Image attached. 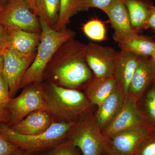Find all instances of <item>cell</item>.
Here are the masks:
<instances>
[{"mask_svg":"<svg viewBox=\"0 0 155 155\" xmlns=\"http://www.w3.org/2000/svg\"><path fill=\"white\" fill-rule=\"evenodd\" d=\"M86 46L74 38L64 43L47 66L42 82L47 81L78 90L84 88L93 78V74L87 63Z\"/></svg>","mask_w":155,"mask_h":155,"instance_id":"1","label":"cell"},{"mask_svg":"<svg viewBox=\"0 0 155 155\" xmlns=\"http://www.w3.org/2000/svg\"><path fill=\"white\" fill-rule=\"evenodd\" d=\"M41 83L45 111L53 122L75 124L91 114L93 105L84 93L47 81Z\"/></svg>","mask_w":155,"mask_h":155,"instance_id":"2","label":"cell"},{"mask_svg":"<svg viewBox=\"0 0 155 155\" xmlns=\"http://www.w3.org/2000/svg\"><path fill=\"white\" fill-rule=\"evenodd\" d=\"M41 39L35 58L26 71L20 84V89L34 83H41L47 66L56 51L65 42L74 38L76 33L67 27L57 30L40 18Z\"/></svg>","mask_w":155,"mask_h":155,"instance_id":"3","label":"cell"},{"mask_svg":"<svg viewBox=\"0 0 155 155\" xmlns=\"http://www.w3.org/2000/svg\"><path fill=\"white\" fill-rule=\"evenodd\" d=\"M74 124L53 122L43 133L24 135L16 133L2 123L0 124V134L18 147L30 152L32 155L47 151L67 141L68 133Z\"/></svg>","mask_w":155,"mask_h":155,"instance_id":"4","label":"cell"},{"mask_svg":"<svg viewBox=\"0 0 155 155\" xmlns=\"http://www.w3.org/2000/svg\"><path fill=\"white\" fill-rule=\"evenodd\" d=\"M67 140L79 148L83 155H102L106 152L107 138L91 114L73 125Z\"/></svg>","mask_w":155,"mask_h":155,"instance_id":"5","label":"cell"},{"mask_svg":"<svg viewBox=\"0 0 155 155\" xmlns=\"http://www.w3.org/2000/svg\"><path fill=\"white\" fill-rule=\"evenodd\" d=\"M0 24L6 29L41 33L38 16L25 0H9L0 11Z\"/></svg>","mask_w":155,"mask_h":155,"instance_id":"6","label":"cell"},{"mask_svg":"<svg viewBox=\"0 0 155 155\" xmlns=\"http://www.w3.org/2000/svg\"><path fill=\"white\" fill-rule=\"evenodd\" d=\"M8 127L14 125L34 111L45 110L41 83H34L23 88L19 95L12 98L8 105Z\"/></svg>","mask_w":155,"mask_h":155,"instance_id":"7","label":"cell"},{"mask_svg":"<svg viewBox=\"0 0 155 155\" xmlns=\"http://www.w3.org/2000/svg\"><path fill=\"white\" fill-rule=\"evenodd\" d=\"M151 134L150 130L145 124L121 130L107 138L105 153L116 155H133L140 143Z\"/></svg>","mask_w":155,"mask_h":155,"instance_id":"8","label":"cell"},{"mask_svg":"<svg viewBox=\"0 0 155 155\" xmlns=\"http://www.w3.org/2000/svg\"><path fill=\"white\" fill-rule=\"evenodd\" d=\"M36 53L22 55L6 49L4 52L2 75L9 87L11 98L20 89V84L26 71L35 58Z\"/></svg>","mask_w":155,"mask_h":155,"instance_id":"9","label":"cell"},{"mask_svg":"<svg viewBox=\"0 0 155 155\" xmlns=\"http://www.w3.org/2000/svg\"><path fill=\"white\" fill-rule=\"evenodd\" d=\"M118 52L113 48L90 41L86 44L87 63L94 78H107L114 75Z\"/></svg>","mask_w":155,"mask_h":155,"instance_id":"10","label":"cell"},{"mask_svg":"<svg viewBox=\"0 0 155 155\" xmlns=\"http://www.w3.org/2000/svg\"><path fill=\"white\" fill-rule=\"evenodd\" d=\"M145 124L139 110L137 101L126 95L125 101L119 113L102 131L107 138L129 127Z\"/></svg>","mask_w":155,"mask_h":155,"instance_id":"11","label":"cell"},{"mask_svg":"<svg viewBox=\"0 0 155 155\" xmlns=\"http://www.w3.org/2000/svg\"><path fill=\"white\" fill-rule=\"evenodd\" d=\"M114 30L113 39L118 43L138 34L133 28L124 0H115L105 12Z\"/></svg>","mask_w":155,"mask_h":155,"instance_id":"12","label":"cell"},{"mask_svg":"<svg viewBox=\"0 0 155 155\" xmlns=\"http://www.w3.org/2000/svg\"><path fill=\"white\" fill-rule=\"evenodd\" d=\"M149 58H140L129 84L127 95L137 101L155 81V62Z\"/></svg>","mask_w":155,"mask_h":155,"instance_id":"13","label":"cell"},{"mask_svg":"<svg viewBox=\"0 0 155 155\" xmlns=\"http://www.w3.org/2000/svg\"><path fill=\"white\" fill-rule=\"evenodd\" d=\"M141 57L125 51L118 52L113 76L117 85L127 95L130 81Z\"/></svg>","mask_w":155,"mask_h":155,"instance_id":"14","label":"cell"},{"mask_svg":"<svg viewBox=\"0 0 155 155\" xmlns=\"http://www.w3.org/2000/svg\"><path fill=\"white\" fill-rule=\"evenodd\" d=\"M53 123L52 119L46 111L38 110L34 111L9 127L19 134L33 135L46 131Z\"/></svg>","mask_w":155,"mask_h":155,"instance_id":"15","label":"cell"},{"mask_svg":"<svg viewBox=\"0 0 155 155\" xmlns=\"http://www.w3.org/2000/svg\"><path fill=\"white\" fill-rule=\"evenodd\" d=\"M124 92L118 85L99 107L94 118L102 131L114 119L122 108L125 96Z\"/></svg>","mask_w":155,"mask_h":155,"instance_id":"16","label":"cell"},{"mask_svg":"<svg viewBox=\"0 0 155 155\" xmlns=\"http://www.w3.org/2000/svg\"><path fill=\"white\" fill-rule=\"evenodd\" d=\"M9 37L8 48L22 55L36 53L41 39V34L17 29H7Z\"/></svg>","mask_w":155,"mask_h":155,"instance_id":"17","label":"cell"},{"mask_svg":"<svg viewBox=\"0 0 155 155\" xmlns=\"http://www.w3.org/2000/svg\"><path fill=\"white\" fill-rule=\"evenodd\" d=\"M117 86L114 76L93 78L84 87V93L93 105L99 107Z\"/></svg>","mask_w":155,"mask_h":155,"instance_id":"18","label":"cell"},{"mask_svg":"<svg viewBox=\"0 0 155 155\" xmlns=\"http://www.w3.org/2000/svg\"><path fill=\"white\" fill-rule=\"evenodd\" d=\"M121 50H125L141 58H150L155 48V42L138 34L118 43Z\"/></svg>","mask_w":155,"mask_h":155,"instance_id":"19","label":"cell"},{"mask_svg":"<svg viewBox=\"0 0 155 155\" xmlns=\"http://www.w3.org/2000/svg\"><path fill=\"white\" fill-rule=\"evenodd\" d=\"M139 110L153 135H155V81L137 101Z\"/></svg>","mask_w":155,"mask_h":155,"instance_id":"20","label":"cell"},{"mask_svg":"<svg viewBox=\"0 0 155 155\" xmlns=\"http://www.w3.org/2000/svg\"><path fill=\"white\" fill-rule=\"evenodd\" d=\"M132 27L137 32L144 28L150 7L140 0H124Z\"/></svg>","mask_w":155,"mask_h":155,"instance_id":"21","label":"cell"},{"mask_svg":"<svg viewBox=\"0 0 155 155\" xmlns=\"http://www.w3.org/2000/svg\"><path fill=\"white\" fill-rule=\"evenodd\" d=\"M37 14L54 29L58 23L61 0H36Z\"/></svg>","mask_w":155,"mask_h":155,"instance_id":"22","label":"cell"},{"mask_svg":"<svg viewBox=\"0 0 155 155\" xmlns=\"http://www.w3.org/2000/svg\"><path fill=\"white\" fill-rule=\"evenodd\" d=\"M82 30L84 35L93 41H104L107 38L104 24L97 19H91L84 24Z\"/></svg>","mask_w":155,"mask_h":155,"instance_id":"23","label":"cell"},{"mask_svg":"<svg viewBox=\"0 0 155 155\" xmlns=\"http://www.w3.org/2000/svg\"><path fill=\"white\" fill-rule=\"evenodd\" d=\"M75 0H61V7L58 23L54 29L59 30L67 27L70 19L77 14Z\"/></svg>","mask_w":155,"mask_h":155,"instance_id":"24","label":"cell"},{"mask_svg":"<svg viewBox=\"0 0 155 155\" xmlns=\"http://www.w3.org/2000/svg\"><path fill=\"white\" fill-rule=\"evenodd\" d=\"M115 0H75L76 12L85 11L90 8H96L105 13Z\"/></svg>","mask_w":155,"mask_h":155,"instance_id":"25","label":"cell"},{"mask_svg":"<svg viewBox=\"0 0 155 155\" xmlns=\"http://www.w3.org/2000/svg\"><path fill=\"white\" fill-rule=\"evenodd\" d=\"M77 148L67 140L49 150L32 155H80Z\"/></svg>","mask_w":155,"mask_h":155,"instance_id":"26","label":"cell"},{"mask_svg":"<svg viewBox=\"0 0 155 155\" xmlns=\"http://www.w3.org/2000/svg\"><path fill=\"white\" fill-rule=\"evenodd\" d=\"M133 155H155V135H150L139 144Z\"/></svg>","mask_w":155,"mask_h":155,"instance_id":"27","label":"cell"},{"mask_svg":"<svg viewBox=\"0 0 155 155\" xmlns=\"http://www.w3.org/2000/svg\"><path fill=\"white\" fill-rule=\"evenodd\" d=\"M11 99L8 85L2 74H1L0 75V107H8Z\"/></svg>","mask_w":155,"mask_h":155,"instance_id":"28","label":"cell"},{"mask_svg":"<svg viewBox=\"0 0 155 155\" xmlns=\"http://www.w3.org/2000/svg\"><path fill=\"white\" fill-rule=\"evenodd\" d=\"M18 148L16 144L0 134V155H12Z\"/></svg>","mask_w":155,"mask_h":155,"instance_id":"29","label":"cell"},{"mask_svg":"<svg viewBox=\"0 0 155 155\" xmlns=\"http://www.w3.org/2000/svg\"><path fill=\"white\" fill-rule=\"evenodd\" d=\"M9 37L5 28L0 24V54H3L8 48Z\"/></svg>","mask_w":155,"mask_h":155,"instance_id":"30","label":"cell"},{"mask_svg":"<svg viewBox=\"0 0 155 155\" xmlns=\"http://www.w3.org/2000/svg\"><path fill=\"white\" fill-rule=\"evenodd\" d=\"M143 28H151L155 31V6H150L148 15Z\"/></svg>","mask_w":155,"mask_h":155,"instance_id":"31","label":"cell"},{"mask_svg":"<svg viewBox=\"0 0 155 155\" xmlns=\"http://www.w3.org/2000/svg\"><path fill=\"white\" fill-rule=\"evenodd\" d=\"M8 107H0V124H7L9 120V114Z\"/></svg>","mask_w":155,"mask_h":155,"instance_id":"32","label":"cell"},{"mask_svg":"<svg viewBox=\"0 0 155 155\" xmlns=\"http://www.w3.org/2000/svg\"><path fill=\"white\" fill-rule=\"evenodd\" d=\"M12 155H31L30 152L19 148Z\"/></svg>","mask_w":155,"mask_h":155,"instance_id":"33","label":"cell"},{"mask_svg":"<svg viewBox=\"0 0 155 155\" xmlns=\"http://www.w3.org/2000/svg\"><path fill=\"white\" fill-rule=\"evenodd\" d=\"M25 1L29 4L32 11L37 14L36 7V0H25Z\"/></svg>","mask_w":155,"mask_h":155,"instance_id":"34","label":"cell"},{"mask_svg":"<svg viewBox=\"0 0 155 155\" xmlns=\"http://www.w3.org/2000/svg\"><path fill=\"white\" fill-rule=\"evenodd\" d=\"M3 54H0V75L2 74V72L3 64H4V55H3Z\"/></svg>","mask_w":155,"mask_h":155,"instance_id":"35","label":"cell"},{"mask_svg":"<svg viewBox=\"0 0 155 155\" xmlns=\"http://www.w3.org/2000/svg\"><path fill=\"white\" fill-rule=\"evenodd\" d=\"M9 1V0H0V8L4 7Z\"/></svg>","mask_w":155,"mask_h":155,"instance_id":"36","label":"cell"},{"mask_svg":"<svg viewBox=\"0 0 155 155\" xmlns=\"http://www.w3.org/2000/svg\"><path fill=\"white\" fill-rule=\"evenodd\" d=\"M151 58L152 59L153 61H154L155 62V48L154 51L153 52V54L152 55L151 57Z\"/></svg>","mask_w":155,"mask_h":155,"instance_id":"37","label":"cell"},{"mask_svg":"<svg viewBox=\"0 0 155 155\" xmlns=\"http://www.w3.org/2000/svg\"><path fill=\"white\" fill-rule=\"evenodd\" d=\"M104 154L105 155H116L106 153H104Z\"/></svg>","mask_w":155,"mask_h":155,"instance_id":"38","label":"cell"},{"mask_svg":"<svg viewBox=\"0 0 155 155\" xmlns=\"http://www.w3.org/2000/svg\"><path fill=\"white\" fill-rule=\"evenodd\" d=\"M2 8H0V11H1V10H2Z\"/></svg>","mask_w":155,"mask_h":155,"instance_id":"39","label":"cell"}]
</instances>
